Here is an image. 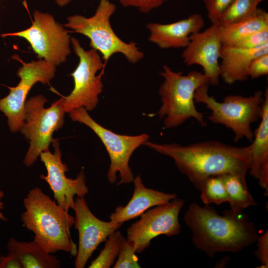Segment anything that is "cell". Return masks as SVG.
<instances>
[{"label":"cell","mask_w":268,"mask_h":268,"mask_svg":"<svg viewBox=\"0 0 268 268\" xmlns=\"http://www.w3.org/2000/svg\"><path fill=\"white\" fill-rule=\"evenodd\" d=\"M143 144L171 157L179 171L200 191L210 177L232 174L246 178L250 167V145L238 147L215 140L187 145L147 140Z\"/></svg>","instance_id":"6da1fadb"},{"label":"cell","mask_w":268,"mask_h":268,"mask_svg":"<svg viewBox=\"0 0 268 268\" xmlns=\"http://www.w3.org/2000/svg\"><path fill=\"white\" fill-rule=\"evenodd\" d=\"M184 220L192 232L195 246L213 258L217 253H236L256 242L254 223L242 212L227 210L221 215L209 205L192 203Z\"/></svg>","instance_id":"7a4b0ae2"},{"label":"cell","mask_w":268,"mask_h":268,"mask_svg":"<svg viewBox=\"0 0 268 268\" xmlns=\"http://www.w3.org/2000/svg\"><path fill=\"white\" fill-rule=\"evenodd\" d=\"M23 203L25 211L20 219L23 226L34 234V240L49 253L63 251L76 255V245L70 235L74 217L38 187L29 191Z\"/></svg>","instance_id":"3957f363"},{"label":"cell","mask_w":268,"mask_h":268,"mask_svg":"<svg viewBox=\"0 0 268 268\" xmlns=\"http://www.w3.org/2000/svg\"><path fill=\"white\" fill-rule=\"evenodd\" d=\"M159 74L164 78L159 89L162 105L155 115L163 119V128L179 126L191 118L201 126H206L203 114L195 107L194 95L200 86L209 84L208 77L197 70L183 75L182 72L173 71L167 65L163 66Z\"/></svg>","instance_id":"277c9868"},{"label":"cell","mask_w":268,"mask_h":268,"mask_svg":"<svg viewBox=\"0 0 268 268\" xmlns=\"http://www.w3.org/2000/svg\"><path fill=\"white\" fill-rule=\"evenodd\" d=\"M116 10L115 5L109 0H100L92 16H69L64 26L88 37L90 47L101 54L105 65L116 53L123 54L129 62L135 64L143 58L144 54L135 42L126 43L115 33L110 20Z\"/></svg>","instance_id":"5b68a950"},{"label":"cell","mask_w":268,"mask_h":268,"mask_svg":"<svg viewBox=\"0 0 268 268\" xmlns=\"http://www.w3.org/2000/svg\"><path fill=\"white\" fill-rule=\"evenodd\" d=\"M208 85L204 84L196 90L195 102L203 103L211 111L207 119L212 123L231 129L235 134V142L243 138L253 141L254 134L251 125L261 118L264 100L262 91H256L249 97L228 95L223 98L222 102H218L208 95Z\"/></svg>","instance_id":"8992f818"},{"label":"cell","mask_w":268,"mask_h":268,"mask_svg":"<svg viewBox=\"0 0 268 268\" xmlns=\"http://www.w3.org/2000/svg\"><path fill=\"white\" fill-rule=\"evenodd\" d=\"M46 102V98L40 94L25 103L24 121L20 131L30 143L23 161L27 167L34 163L41 153L49 150L50 144L55 140L53 134L64 123L66 112L62 98L45 108Z\"/></svg>","instance_id":"52a82bcc"},{"label":"cell","mask_w":268,"mask_h":268,"mask_svg":"<svg viewBox=\"0 0 268 268\" xmlns=\"http://www.w3.org/2000/svg\"><path fill=\"white\" fill-rule=\"evenodd\" d=\"M74 122H78L89 127L99 137L109 155L110 164L107 177L110 183H114L117 173L120 180L117 185L133 182L134 177L129 161L134 151L148 140L149 136L145 134L137 135H122L105 128L96 122L83 107L69 112Z\"/></svg>","instance_id":"ba28073f"},{"label":"cell","mask_w":268,"mask_h":268,"mask_svg":"<svg viewBox=\"0 0 268 268\" xmlns=\"http://www.w3.org/2000/svg\"><path fill=\"white\" fill-rule=\"evenodd\" d=\"M71 44L79 61L70 74L74 80L73 89L68 96L62 97L64 109L66 113L81 107L92 111L97 106L103 88L102 73L98 75L96 73L105 65L97 50H85L74 37L71 38Z\"/></svg>","instance_id":"9c48e42d"},{"label":"cell","mask_w":268,"mask_h":268,"mask_svg":"<svg viewBox=\"0 0 268 268\" xmlns=\"http://www.w3.org/2000/svg\"><path fill=\"white\" fill-rule=\"evenodd\" d=\"M29 28L0 34L2 38L19 37L26 40L40 59L55 66L65 63L71 53V38L67 31L50 14L35 10Z\"/></svg>","instance_id":"30bf717a"},{"label":"cell","mask_w":268,"mask_h":268,"mask_svg":"<svg viewBox=\"0 0 268 268\" xmlns=\"http://www.w3.org/2000/svg\"><path fill=\"white\" fill-rule=\"evenodd\" d=\"M13 58L22 64L17 72L20 80L16 86L7 87L9 92L0 99V111L7 117L10 131L15 133L23 124L26 99L32 87L38 82L49 83L55 76L56 66L43 59L25 63L17 55Z\"/></svg>","instance_id":"8fae6325"},{"label":"cell","mask_w":268,"mask_h":268,"mask_svg":"<svg viewBox=\"0 0 268 268\" xmlns=\"http://www.w3.org/2000/svg\"><path fill=\"white\" fill-rule=\"evenodd\" d=\"M184 201L177 197L166 204L148 209L140 219L127 229V240L133 245L136 253H141L155 237L164 235L171 237L179 234L181 226L180 212Z\"/></svg>","instance_id":"7c38bea8"},{"label":"cell","mask_w":268,"mask_h":268,"mask_svg":"<svg viewBox=\"0 0 268 268\" xmlns=\"http://www.w3.org/2000/svg\"><path fill=\"white\" fill-rule=\"evenodd\" d=\"M52 143L54 153L48 150L40 154V161L44 164L47 171L46 176L41 174L40 178L49 185L57 204L68 212L70 208H74L75 196L84 197L88 193L85 176L83 170H81L74 179L67 177L65 173L68 169L62 161L59 142L56 139Z\"/></svg>","instance_id":"4fadbf2b"},{"label":"cell","mask_w":268,"mask_h":268,"mask_svg":"<svg viewBox=\"0 0 268 268\" xmlns=\"http://www.w3.org/2000/svg\"><path fill=\"white\" fill-rule=\"evenodd\" d=\"M73 210L75 214L74 225L78 232V247L74 265L76 268H83L99 244L105 242L123 223L104 221L96 217L84 197L75 199Z\"/></svg>","instance_id":"5bb4252c"},{"label":"cell","mask_w":268,"mask_h":268,"mask_svg":"<svg viewBox=\"0 0 268 268\" xmlns=\"http://www.w3.org/2000/svg\"><path fill=\"white\" fill-rule=\"evenodd\" d=\"M182 53V58L188 66H201L209 79V84L217 85L219 81V63L222 43L219 26L216 24L204 31L192 34Z\"/></svg>","instance_id":"9a60e30c"},{"label":"cell","mask_w":268,"mask_h":268,"mask_svg":"<svg viewBox=\"0 0 268 268\" xmlns=\"http://www.w3.org/2000/svg\"><path fill=\"white\" fill-rule=\"evenodd\" d=\"M204 20L200 13H193L188 17L168 24L148 22L146 27L149 32L148 40L161 49L185 48L190 36L201 31Z\"/></svg>","instance_id":"2e32d148"},{"label":"cell","mask_w":268,"mask_h":268,"mask_svg":"<svg viewBox=\"0 0 268 268\" xmlns=\"http://www.w3.org/2000/svg\"><path fill=\"white\" fill-rule=\"evenodd\" d=\"M133 182L134 190L130 201L125 206H117L110 215V220L115 223H123L136 218L150 208L166 204L177 197L174 193H165L146 188L140 175Z\"/></svg>","instance_id":"e0dca14e"},{"label":"cell","mask_w":268,"mask_h":268,"mask_svg":"<svg viewBox=\"0 0 268 268\" xmlns=\"http://www.w3.org/2000/svg\"><path fill=\"white\" fill-rule=\"evenodd\" d=\"M268 54V43L253 49L222 45L220 50L219 74L228 84L247 80L248 69L255 58Z\"/></svg>","instance_id":"ac0fdd59"},{"label":"cell","mask_w":268,"mask_h":268,"mask_svg":"<svg viewBox=\"0 0 268 268\" xmlns=\"http://www.w3.org/2000/svg\"><path fill=\"white\" fill-rule=\"evenodd\" d=\"M8 252L21 263L23 268H59L61 262L45 251L35 240L20 242L13 238L7 243Z\"/></svg>","instance_id":"d6986e66"},{"label":"cell","mask_w":268,"mask_h":268,"mask_svg":"<svg viewBox=\"0 0 268 268\" xmlns=\"http://www.w3.org/2000/svg\"><path fill=\"white\" fill-rule=\"evenodd\" d=\"M267 29H268V13L265 10L258 8L255 13L246 18L219 26L221 43L224 45H234L248 35Z\"/></svg>","instance_id":"ffe728a7"},{"label":"cell","mask_w":268,"mask_h":268,"mask_svg":"<svg viewBox=\"0 0 268 268\" xmlns=\"http://www.w3.org/2000/svg\"><path fill=\"white\" fill-rule=\"evenodd\" d=\"M261 121L254 133V140L251 146V164L249 170L251 176L258 178L261 167L268 163V89L264 93Z\"/></svg>","instance_id":"44dd1931"},{"label":"cell","mask_w":268,"mask_h":268,"mask_svg":"<svg viewBox=\"0 0 268 268\" xmlns=\"http://www.w3.org/2000/svg\"><path fill=\"white\" fill-rule=\"evenodd\" d=\"M228 196L230 210L242 212L245 209L257 205L249 193L246 178L232 174L221 175Z\"/></svg>","instance_id":"7402d4cb"},{"label":"cell","mask_w":268,"mask_h":268,"mask_svg":"<svg viewBox=\"0 0 268 268\" xmlns=\"http://www.w3.org/2000/svg\"><path fill=\"white\" fill-rule=\"evenodd\" d=\"M260 2L259 0H233L222 14L218 25H227L251 16Z\"/></svg>","instance_id":"603a6c76"},{"label":"cell","mask_w":268,"mask_h":268,"mask_svg":"<svg viewBox=\"0 0 268 268\" xmlns=\"http://www.w3.org/2000/svg\"><path fill=\"white\" fill-rule=\"evenodd\" d=\"M122 236L121 232L118 230L110 234L105 241L104 248L97 257L91 262L88 268H110L118 257Z\"/></svg>","instance_id":"cb8c5ba5"},{"label":"cell","mask_w":268,"mask_h":268,"mask_svg":"<svg viewBox=\"0 0 268 268\" xmlns=\"http://www.w3.org/2000/svg\"><path fill=\"white\" fill-rule=\"evenodd\" d=\"M201 199L206 205H220L229 202L228 196L220 176H214L206 180L201 190Z\"/></svg>","instance_id":"d4e9b609"},{"label":"cell","mask_w":268,"mask_h":268,"mask_svg":"<svg viewBox=\"0 0 268 268\" xmlns=\"http://www.w3.org/2000/svg\"><path fill=\"white\" fill-rule=\"evenodd\" d=\"M133 244L123 236L120 243L117 260L114 268H139L138 258Z\"/></svg>","instance_id":"484cf974"},{"label":"cell","mask_w":268,"mask_h":268,"mask_svg":"<svg viewBox=\"0 0 268 268\" xmlns=\"http://www.w3.org/2000/svg\"><path fill=\"white\" fill-rule=\"evenodd\" d=\"M204 3L207 17L212 24H218L220 18L233 0H201Z\"/></svg>","instance_id":"4316f807"},{"label":"cell","mask_w":268,"mask_h":268,"mask_svg":"<svg viewBox=\"0 0 268 268\" xmlns=\"http://www.w3.org/2000/svg\"><path fill=\"white\" fill-rule=\"evenodd\" d=\"M268 43V29H267L248 35L234 46L244 49H253Z\"/></svg>","instance_id":"83f0119b"},{"label":"cell","mask_w":268,"mask_h":268,"mask_svg":"<svg viewBox=\"0 0 268 268\" xmlns=\"http://www.w3.org/2000/svg\"><path fill=\"white\" fill-rule=\"evenodd\" d=\"M124 7H134L143 13H148L169 0H118Z\"/></svg>","instance_id":"f1b7e54d"},{"label":"cell","mask_w":268,"mask_h":268,"mask_svg":"<svg viewBox=\"0 0 268 268\" xmlns=\"http://www.w3.org/2000/svg\"><path fill=\"white\" fill-rule=\"evenodd\" d=\"M268 74V54L253 59L249 66L248 75L252 79L257 78Z\"/></svg>","instance_id":"f546056e"},{"label":"cell","mask_w":268,"mask_h":268,"mask_svg":"<svg viewBox=\"0 0 268 268\" xmlns=\"http://www.w3.org/2000/svg\"><path fill=\"white\" fill-rule=\"evenodd\" d=\"M256 242L257 249L255 252V255L260 262V268L268 267V231L258 236Z\"/></svg>","instance_id":"4dcf8cb0"},{"label":"cell","mask_w":268,"mask_h":268,"mask_svg":"<svg viewBox=\"0 0 268 268\" xmlns=\"http://www.w3.org/2000/svg\"><path fill=\"white\" fill-rule=\"evenodd\" d=\"M0 268H23L21 263L11 253L6 256L0 255Z\"/></svg>","instance_id":"1f68e13d"},{"label":"cell","mask_w":268,"mask_h":268,"mask_svg":"<svg viewBox=\"0 0 268 268\" xmlns=\"http://www.w3.org/2000/svg\"><path fill=\"white\" fill-rule=\"evenodd\" d=\"M4 193L0 190V200L4 197ZM4 208V203L0 201V219L3 221H7V218L4 216L3 214L1 211V210Z\"/></svg>","instance_id":"d6a6232c"},{"label":"cell","mask_w":268,"mask_h":268,"mask_svg":"<svg viewBox=\"0 0 268 268\" xmlns=\"http://www.w3.org/2000/svg\"><path fill=\"white\" fill-rule=\"evenodd\" d=\"M56 3L60 6H64L68 4L72 0H55Z\"/></svg>","instance_id":"836d02e7"},{"label":"cell","mask_w":268,"mask_h":268,"mask_svg":"<svg viewBox=\"0 0 268 268\" xmlns=\"http://www.w3.org/2000/svg\"><path fill=\"white\" fill-rule=\"evenodd\" d=\"M261 2H262V1H263L264 0H259Z\"/></svg>","instance_id":"e575fe53"},{"label":"cell","mask_w":268,"mask_h":268,"mask_svg":"<svg viewBox=\"0 0 268 268\" xmlns=\"http://www.w3.org/2000/svg\"></svg>","instance_id":"d590c367"}]
</instances>
